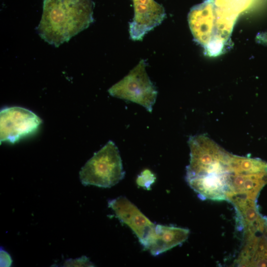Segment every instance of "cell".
<instances>
[{
	"instance_id": "obj_1",
	"label": "cell",
	"mask_w": 267,
	"mask_h": 267,
	"mask_svg": "<svg viewBox=\"0 0 267 267\" xmlns=\"http://www.w3.org/2000/svg\"><path fill=\"white\" fill-rule=\"evenodd\" d=\"M189 164L185 179L202 200L227 201L229 193L231 153L206 134L190 136Z\"/></svg>"
},
{
	"instance_id": "obj_2",
	"label": "cell",
	"mask_w": 267,
	"mask_h": 267,
	"mask_svg": "<svg viewBox=\"0 0 267 267\" xmlns=\"http://www.w3.org/2000/svg\"><path fill=\"white\" fill-rule=\"evenodd\" d=\"M92 0H44L39 36L58 47L93 22Z\"/></svg>"
},
{
	"instance_id": "obj_3",
	"label": "cell",
	"mask_w": 267,
	"mask_h": 267,
	"mask_svg": "<svg viewBox=\"0 0 267 267\" xmlns=\"http://www.w3.org/2000/svg\"><path fill=\"white\" fill-rule=\"evenodd\" d=\"M125 174L118 148L109 140L86 162L79 176L85 186L109 188L123 179Z\"/></svg>"
},
{
	"instance_id": "obj_4",
	"label": "cell",
	"mask_w": 267,
	"mask_h": 267,
	"mask_svg": "<svg viewBox=\"0 0 267 267\" xmlns=\"http://www.w3.org/2000/svg\"><path fill=\"white\" fill-rule=\"evenodd\" d=\"M145 60L141 59L129 73L108 89L115 97L130 101L144 107L151 112L157 90L146 71Z\"/></svg>"
},
{
	"instance_id": "obj_5",
	"label": "cell",
	"mask_w": 267,
	"mask_h": 267,
	"mask_svg": "<svg viewBox=\"0 0 267 267\" xmlns=\"http://www.w3.org/2000/svg\"><path fill=\"white\" fill-rule=\"evenodd\" d=\"M42 123L34 113L20 107L3 109L0 112V138L2 142L14 143L34 132Z\"/></svg>"
},
{
	"instance_id": "obj_6",
	"label": "cell",
	"mask_w": 267,
	"mask_h": 267,
	"mask_svg": "<svg viewBox=\"0 0 267 267\" xmlns=\"http://www.w3.org/2000/svg\"><path fill=\"white\" fill-rule=\"evenodd\" d=\"M134 17L129 23L133 41H141L147 33L159 25L166 17L164 7L154 0H133Z\"/></svg>"
},
{
	"instance_id": "obj_7",
	"label": "cell",
	"mask_w": 267,
	"mask_h": 267,
	"mask_svg": "<svg viewBox=\"0 0 267 267\" xmlns=\"http://www.w3.org/2000/svg\"><path fill=\"white\" fill-rule=\"evenodd\" d=\"M108 204L116 217L130 227L142 244L155 224L124 196L110 200Z\"/></svg>"
},
{
	"instance_id": "obj_8",
	"label": "cell",
	"mask_w": 267,
	"mask_h": 267,
	"mask_svg": "<svg viewBox=\"0 0 267 267\" xmlns=\"http://www.w3.org/2000/svg\"><path fill=\"white\" fill-rule=\"evenodd\" d=\"M189 234V230L186 228L155 224L141 245L155 256L182 244Z\"/></svg>"
},
{
	"instance_id": "obj_9",
	"label": "cell",
	"mask_w": 267,
	"mask_h": 267,
	"mask_svg": "<svg viewBox=\"0 0 267 267\" xmlns=\"http://www.w3.org/2000/svg\"><path fill=\"white\" fill-rule=\"evenodd\" d=\"M155 179V175L150 170H144L138 176L136 183L138 186L148 190Z\"/></svg>"
},
{
	"instance_id": "obj_10",
	"label": "cell",
	"mask_w": 267,
	"mask_h": 267,
	"mask_svg": "<svg viewBox=\"0 0 267 267\" xmlns=\"http://www.w3.org/2000/svg\"><path fill=\"white\" fill-rule=\"evenodd\" d=\"M64 266L66 267H93V264L89 261V258L87 257H82L73 260L69 259L66 260Z\"/></svg>"
},
{
	"instance_id": "obj_11",
	"label": "cell",
	"mask_w": 267,
	"mask_h": 267,
	"mask_svg": "<svg viewBox=\"0 0 267 267\" xmlns=\"http://www.w3.org/2000/svg\"><path fill=\"white\" fill-rule=\"evenodd\" d=\"M0 267H10L12 260L9 254L3 249H0Z\"/></svg>"
},
{
	"instance_id": "obj_12",
	"label": "cell",
	"mask_w": 267,
	"mask_h": 267,
	"mask_svg": "<svg viewBox=\"0 0 267 267\" xmlns=\"http://www.w3.org/2000/svg\"><path fill=\"white\" fill-rule=\"evenodd\" d=\"M258 41L267 45V31L260 34L257 36Z\"/></svg>"
}]
</instances>
